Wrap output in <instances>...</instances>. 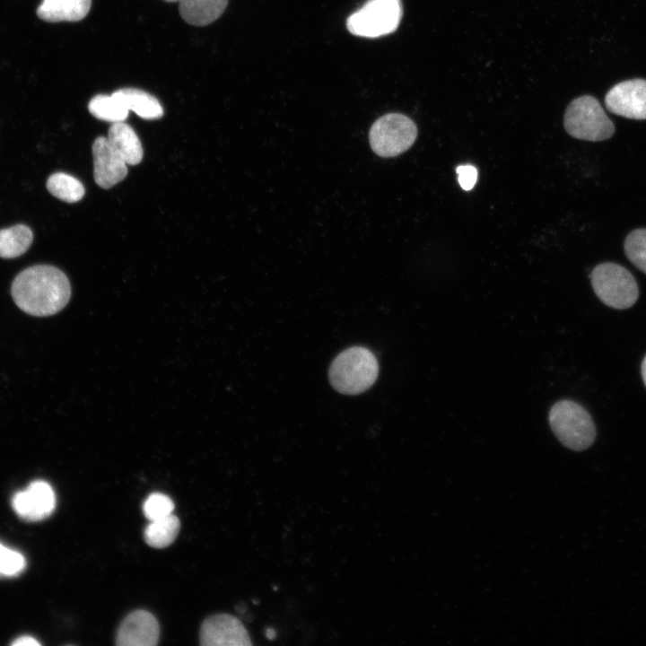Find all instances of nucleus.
I'll list each match as a JSON object with an SVG mask.
<instances>
[{
  "mask_svg": "<svg viewBox=\"0 0 646 646\" xmlns=\"http://www.w3.org/2000/svg\"><path fill=\"white\" fill-rule=\"evenodd\" d=\"M12 296L24 312L38 317L50 316L67 304L71 285L60 269L48 265L33 266L14 278Z\"/></svg>",
  "mask_w": 646,
  "mask_h": 646,
  "instance_id": "obj_1",
  "label": "nucleus"
},
{
  "mask_svg": "<svg viewBox=\"0 0 646 646\" xmlns=\"http://www.w3.org/2000/svg\"><path fill=\"white\" fill-rule=\"evenodd\" d=\"M379 365L365 347L354 346L340 353L329 368V380L340 393L355 395L368 389L376 380Z\"/></svg>",
  "mask_w": 646,
  "mask_h": 646,
  "instance_id": "obj_2",
  "label": "nucleus"
},
{
  "mask_svg": "<svg viewBox=\"0 0 646 646\" xmlns=\"http://www.w3.org/2000/svg\"><path fill=\"white\" fill-rule=\"evenodd\" d=\"M550 427L566 448L581 451L595 441L596 428L588 411L572 400H560L549 411Z\"/></svg>",
  "mask_w": 646,
  "mask_h": 646,
  "instance_id": "obj_3",
  "label": "nucleus"
},
{
  "mask_svg": "<svg viewBox=\"0 0 646 646\" xmlns=\"http://www.w3.org/2000/svg\"><path fill=\"white\" fill-rule=\"evenodd\" d=\"M563 124L571 136L581 140L604 141L615 133L613 122L598 100L589 95L576 98L568 105Z\"/></svg>",
  "mask_w": 646,
  "mask_h": 646,
  "instance_id": "obj_4",
  "label": "nucleus"
},
{
  "mask_svg": "<svg viewBox=\"0 0 646 646\" xmlns=\"http://www.w3.org/2000/svg\"><path fill=\"white\" fill-rule=\"evenodd\" d=\"M596 295L606 305L614 309L632 307L638 299L639 290L633 275L615 263L598 265L590 275Z\"/></svg>",
  "mask_w": 646,
  "mask_h": 646,
  "instance_id": "obj_5",
  "label": "nucleus"
},
{
  "mask_svg": "<svg viewBox=\"0 0 646 646\" xmlns=\"http://www.w3.org/2000/svg\"><path fill=\"white\" fill-rule=\"evenodd\" d=\"M403 13L401 0H369L346 20L354 35L378 38L394 32Z\"/></svg>",
  "mask_w": 646,
  "mask_h": 646,
  "instance_id": "obj_6",
  "label": "nucleus"
},
{
  "mask_svg": "<svg viewBox=\"0 0 646 646\" xmlns=\"http://www.w3.org/2000/svg\"><path fill=\"white\" fill-rule=\"evenodd\" d=\"M417 136L415 122L401 113H388L379 118L369 132L373 152L381 157L397 156L408 150Z\"/></svg>",
  "mask_w": 646,
  "mask_h": 646,
  "instance_id": "obj_7",
  "label": "nucleus"
},
{
  "mask_svg": "<svg viewBox=\"0 0 646 646\" xmlns=\"http://www.w3.org/2000/svg\"><path fill=\"white\" fill-rule=\"evenodd\" d=\"M605 104L613 114L646 119V80H627L615 84L607 92Z\"/></svg>",
  "mask_w": 646,
  "mask_h": 646,
  "instance_id": "obj_8",
  "label": "nucleus"
},
{
  "mask_svg": "<svg viewBox=\"0 0 646 646\" xmlns=\"http://www.w3.org/2000/svg\"><path fill=\"white\" fill-rule=\"evenodd\" d=\"M12 506L21 519L26 521H39L54 511L56 495L48 483L36 480L13 495Z\"/></svg>",
  "mask_w": 646,
  "mask_h": 646,
  "instance_id": "obj_9",
  "label": "nucleus"
},
{
  "mask_svg": "<svg viewBox=\"0 0 646 646\" xmlns=\"http://www.w3.org/2000/svg\"><path fill=\"white\" fill-rule=\"evenodd\" d=\"M200 644L205 646H245L251 642L242 623L233 615L217 614L206 618L200 629Z\"/></svg>",
  "mask_w": 646,
  "mask_h": 646,
  "instance_id": "obj_10",
  "label": "nucleus"
},
{
  "mask_svg": "<svg viewBox=\"0 0 646 646\" xmlns=\"http://www.w3.org/2000/svg\"><path fill=\"white\" fill-rule=\"evenodd\" d=\"M93 176L98 186L109 188L127 174V163L114 149L108 138L99 136L92 144Z\"/></svg>",
  "mask_w": 646,
  "mask_h": 646,
  "instance_id": "obj_11",
  "label": "nucleus"
},
{
  "mask_svg": "<svg viewBox=\"0 0 646 646\" xmlns=\"http://www.w3.org/2000/svg\"><path fill=\"white\" fill-rule=\"evenodd\" d=\"M159 640V624L148 611L135 610L122 621L117 633L119 646H154Z\"/></svg>",
  "mask_w": 646,
  "mask_h": 646,
  "instance_id": "obj_12",
  "label": "nucleus"
},
{
  "mask_svg": "<svg viewBox=\"0 0 646 646\" xmlns=\"http://www.w3.org/2000/svg\"><path fill=\"white\" fill-rule=\"evenodd\" d=\"M92 0H42L37 15L44 21L77 22L89 13Z\"/></svg>",
  "mask_w": 646,
  "mask_h": 646,
  "instance_id": "obj_13",
  "label": "nucleus"
},
{
  "mask_svg": "<svg viewBox=\"0 0 646 646\" xmlns=\"http://www.w3.org/2000/svg\"><path fill=\"white\" fill-rule=\"evenodd\" d=\"M108 140L128 165H136L143 159L141 141L134 129L123 122L112 123Z\"/></svg>",
  "mask_w": 646,
  "mask_h": 646,
  "instance_id": "obj_14",
  "label": "nucleus"
},
{
  "mask_svg": "<svg viewBox=\"0 0 646 646\" xmlns=\"http://www.w3.org/2000/svg\"><path fill=\"white\" fill-rule=\"evenodd\" d=\"M229 0H180L179 13L189 24L205 26L217 20Z\"/></svg>",
  "mask_w": 646,
  "mask_h": 646,
  "instance_id": "obj_15",
  "label": "nucleus"
},
{
  "mask_svg": "<svg viewBox=\"0 0 646 646\" xmlns=\"http://www.w3.org/2000/svg\"><path fill=\"white\" fill-rule=\"evenodd\" d=\"M128 109L144 119H157L163 115L159 100L139 89L124 88L113 92Z\"/></svg>",
  "mask_w": 646,
  "mask_h": 646,
  "instance_id": "obj_16",
  "label": "nucleus"
},
{
  "mask_svg": "<svg viewBox=\"0 0 646 646\" xmlns=\"http://www.w3.org/2000/svg\"><path fill=\"white\" fill-rule=\"evenodd\" d=\"M33 240L31 230L24 224L0 230V257L13 258L23 254Z\"/></svg>",
  "mask_w": 646,
  "mask_h": 646,
  "instance_id": "obj_17",
  "label": "nucleus"
},
{
  "mask_svg": "<svg viewBox=\"0 0 646 646\" xmlns=\"http://www.w3.org/2000/svg\"><path fill=\"white\" fill-rule=\"evenodd\" d=\"M179 527V520L173 514L151 520L144 532V540L152 547H166L177 537Z\"/></svg>",
  "mask_w": 646,
  "mask_h": 646,
  "instance_id": "obj_18",
  "label": "nucleus"
},
{
  "mask_svg": "<svg viewBox=\"0 0 646 646\" xmlns=\"http://www.w3.org/2000/svg\"><path fill=\"white\" fill-rule=\"evenodd\" d=\"M88 109L96 118L111 123L123 122L129 111L114 93L94 96L90 100Z\"/></svg>",
  "mask_w": 646,
  "mask_h": 646,
  "instance_id": "obj_19",
  "label": "nucleus"
},
{
  "mask_svg": "<svg viewBox=\"0 0 646 646\" xmlns=\"http://www.w3.org/2000/svg\"><path fill=\"white\" fill-rule=\"evenodd\" d=\"M47 188L54 196L68 203L81 200L85 193L79 179L63 172L52 174L47 181Z\"/></svg>",
  "mask_w": 646,
  "mask_h": 646,
  "instance_id": "obj_20",
  "label": "nucleus"
},
{
  "mask_svg": "<svg viewBox=\"0 0 646 646\" xmlns=\"http://www.w3.org/2000/svg\"><path fill=\"white\" fill-rule=\"evenodd\" d=\"M624 251L629 260L646 274V229H636L628 234Z\"/></svg>",
  "mask_w": 646,
  "mask_h": 646,
  "instance_id": "obj_21",
  "label": "nucleus"
},
{
  "mask_svg": "<svg viewBox=\"0 0 646 646\" xmlns=\"http://www.w3.org/2000/svg\"><path fill=\"white\" fill-rule=\"evenodd\" d=\"M26 567L22 554L5 546L0 542V578L15 577Z\"/></svg>",
  "mask_w": 646,
  "mask_h": 646,
  "instance_id": "obj_22",
  "label": "nucleus"
},
{
  "mask_svg": "<svg viewBox=\"0 0 646 646\" xmlns=\"http://www.w3.org/2000/svg\"><path fill=\"white\" fill-rule=\"evenodd\" d=\"M173 509L172 500L161 493H151L143 505L144 514L150 521L172 514Z\"/></svg>",
  "mask_w": 646,
  "mask_h": 646,
  "instance_id": "obj_23",
  "label": "nucleus"
},
{
  "mask_svg": "<svg viewBox=\"0 0 646 646\" xmlns=\"http://www.w3.org/2000/svg\"><path fill=\"white\" fill-rule=\"evenodd\" d=\"M458 175V180L464 190H470L477 179V170L469 164L459 165L456 169Z\"/></svg>",
  "mask_w": 646,
  "mask_h": 646,
  "instance_id": "obj_24",
  "label": "nucleus"
},
{
  "mask_svg": "<svg viewBox=\"0 0 646 646\" xmlns=\"http://www.w3.org/2000/svg\"><path fill=\"white\" fill-rule=\"evenodd\" d=\"M13 646H39L40 643L33 637L21 636L12 643Z\"/></svg>",
  "mask_w": 646,
  "mask_h": 646,
  "instance_id": "obj_25",
  "label": "nucleus"
},
{
  "mask_svg": "<svg viewBox=\"0 0 646 646\" xmlns=\"http://www.w3.org/2000/svg\"><path fill=\"white\" fill-rule=\"evenodd\" d=\"M642 376L643 382L646 386V356L642 363Z\"/></svg>",
  "mask_w": 646,
  "mask_h": 646,
  "instance_id": "obj_26",
  "label": "nucleus"
},
{
  "mask_svg": "<svg viewBox=\"0 0 646 646\" xmlns=\"http://www.w3.org/2000/svg\"><path fill=\"white\" fill-rule=\"evenodd\" d=\"M165 1H168V2H177V1H180V0H165Z\"/></svg>",
  "mask_w": 646,
  "mask_h": 646,
  "instance_id": "obj_27",
  "label": "nucleus"
}]
</instances>
